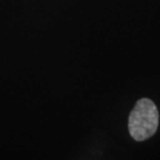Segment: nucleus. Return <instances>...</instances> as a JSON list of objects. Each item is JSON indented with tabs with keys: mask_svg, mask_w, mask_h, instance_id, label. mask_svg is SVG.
Wrapping results in <instances>:
<instances>
[{
	"mask_svg": "<svg viewBox=\"0 0 160 160\" xmlns=\"http://www.w3.org/2000/svg\"><path fill=\"white\" fill-rule=\"evenodd\" d=\"M159 114L155 103L148 98L139 100L129 116L128 129L131 136L142 142L154 135L158 127Z\"/></svg>",
	"mask_w": 160,
	"mask_h": 160,
	"instance_id": "f257e3e1",
	"label": "nucleus"
}]
</instances>
